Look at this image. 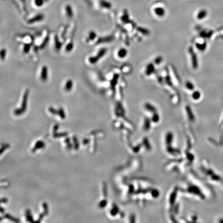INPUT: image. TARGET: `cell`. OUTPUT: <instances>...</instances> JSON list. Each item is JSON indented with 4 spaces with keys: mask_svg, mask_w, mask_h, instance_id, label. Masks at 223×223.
<instances>
[{
    "mask_svg": "<svg viewBox=\"0 0 223 223\" xmlns=\"http://www.w3.org/2000/svg\"><path fill=\"white\" fill-rule=\"evenodd\" d=\"M107 52V50L106 48H102L97 53L96 55L90 56L88 58V62L90 64L94 65L98 62L104 56L106 55Z\"/></svg>",
    "mask_w": 223,
    "mask_h": 223,
    "instance_id": "obj_1",
    "label": "cell"
},
{
    "mask_svg": "<svg viewBox=\"0 0 223 223\" xmlns=\"http://www.w3.org/2000/svg\"><path fill=\"white\" fill-rule=\"evenodd\" d=\"M29 90H26V91L24 92L23 98H22V108L20 109L16 110H15V113L16 114H21L23 111L26 110V108L27 106V102H28V99L29 94Z\"/></svg>",
    "mask_w": 223,
    "mask_h": 223,
    "instance_id": "obj_2",
    "label": "cell"
},
{
    "mask_svg": "<svg viewBox=\"0 0 223 223\" xmlns=\"http://www.w3.org/2000/svg\"><path fill=\"white\" fill-rule=\"evenodd\" d=\"M40 78L43 82H46L48 79V68L46 65L42 67L40 74Z\"/></svg>",
    "mask_w": 223,
    "mask_h": 223,
    "instance_id": "obj_3",
    "label": "cell"
},
{
    "mask_svg": "<svg viewBox=\"0 0 223 223\" xmlns=\"http://www.w3.org/2000/svg\"><path fill=\"white\" fill-rule=\"evenodd\" d=\"M44 19V16L42 14H38L33 18L29 19L28 21V24H33L36 22L42 21Z\"/></svg>",
    "mask_w": 223,
    "mask_h": 223,
    "instance_id": "obj_4",
    "label": "cell"
},
{
    "mask_svg": "<svg viewBox=\"0 0 223 223\" xmlns=\"http://www.w3.org/2000/svg\"><path fill=\"white\" fill-rule=\"evenodd\" d=\"M74 87V82L71 79H69L65 82L64 90L67 92H70L72 90Z\"/></svg>",
    "mask_w": 223,
    "mask_h": 223,
    "instance_id": "obj_5",
    "label": "cell"
},
{
    "mask_svg": "<svg viewBox=\"0 0 223 223\" xmlns=\"http://www.w3.org/2000/svg\"><path fill=\"white\" fill-rule=\"evenodd\" d=\"M65 12H66L67 16L68 18H71L73 17L74 13H73L72 8L71 7V6H67L66 7V8H65Z\"/></svg>",
    "mask_w": 223,
    "mask_h": 223,
    "instance_id": "obj_6",
    "label": "cell"
},
{
    "mask_svg": "<svg viewBox=\"0 0 223 223\" xmlns=\"http://www.w3.org/2000/svg\"><path fill=\"white\" fill-rule=\"evenodd\" d=\"M96 36L97 34L94 31V30L90 31L88 33V36H87V42L94 40L96 38Z\"/></svg>",
    "mask_w": 223,
    "mask_h": 223,
    "instance_id": "obj_7",
    "label": "cell"
},
{
    "mask_svg": "<svg viewBox=\"0 0 223 223\" xmlns=\"http://www.w3.org/2000/svg\"><path fill=\"white\" fill-rule=\"evenodd\" d=\"M190 53L192 54V61L193 67L196 68L197 67V60L195 53L193 52L192 50H190Z\"/></svg>",
    "mask_w": 223,
    "mask_h": 223,
    "instance_id": "obj_8",
    "label": "cell"
},
{
    "mask_svg": "<svg viewBox=\"0 0 223 223\" xmlns=\"http://www.w3.org/2000/svg\"><path fill=\"white\" fill-rule=\"evenodd\" d=\"M117 55L119 58H122L126 56V55H127V51L126 50V49L124 48L119 49V50L118 52Z\"/></svg>",
    "mask_w": 223,
    "mask_h": 223,
    "instance_id": "obj_9",
    "label": "cell"
},
{
    "mask_svg": "<svg viewBox=\"0 0 223 223\" xmlns=\"http://www.w3.org/2000/svg\"><path fill=\"white\" fill-rule=\"evenodd\" d=\"M154 12L158 16H163L165 14V10L162 7H157L154 10Z\"/></svg>",
    "mask_w": 223,
    "mask_h": 223,
    "instance_id": "obj_10",
    "label": "cell"
},
{
    "mask_svg": "<svg viewBox=\"0 0 223 223\" xmlns=\"http://www.w3.org/2000/svg\"><path fill=\"white\" fill-rule=\"evenodd\" d=\"M207 14V12L205 10H202L200 12H199L198 14L197 17L199 19H204Z\"/></svg>",
    "mask_w": 223,
    "mask_h": 223,
    "instance_id": "obj_11",
    "label": "cell"
},
{
    "mask_svg": "<svg viewBox=\"0 0 223 223\" xmlns=\"http://www.w3.org/2000/svg\"><path fill=\"white\" fill-rule=\"evenodd\" d=\"M7 55V51L5 48H3L1 50V59L3 60L5 59Z\"/></svg>",
    "mask_w": 223,
    "mask_h": 223,
    "instance_id": "obj_12",
    "label": "cell"
},
{
    "mask_svg": "<svg viewBox=\"0 0 223 223\" xmlns=\"http://www.w3.org/2000/svg\"><path fill=\"white\" fill-rule=\"evenodd\" d=\"M74 48V44L72 42H70L68 44L66 47V51L67 52H70Z\"/></svg>",
    "mask_w": 223,
    "mask_h": 223,
    "instance_id": "obj_13",
    "label": "cell"
},
{
    "mask_svg": "<svg viewBox=\"0 0 223 223\" xmlns=\"http://www.w3.org/2000/svg\"><path fill=\"white\" fill-rule=\"evenodd\" d=\"M154 71V66L152 65H149L147 68V74H150L152 72Z\"/></svg>",
    "mask_w": 223,
    "mask_h": 223,
    "instance_id": "obj_14",
    "label": "cell"
},
{
    "mask_svg": "<svg viewBox=\"0 0 223 223\" xmlns=\"http://www.w3.org/2000/svg\"><path fill=\"white\" fill-rule=\"evenodd\" d=\"M61 43L59 42L58 38L56 37L55 38V47L57 49H60V48L61 47Z\"/></svg>",
    "mask_w": 223,
    "mask_h": 223,
    "instance_id": "obj_15",
    "label": "cell"
},
{
    "mask_svg": "<svg viewBox=\"0 0 223 223\" xmlns=\"http://www.w3.org/2000/svg\"><path fill=\"white\" fill-rule=\"evenodd\" d=\"M200 94L199 92H195L193 94V97L195 100H197V99L200 98Z\"/></svg>",
    "mask_w": 223,
    "mask_h": 223,
    "instance_id": "obj_16",
    "label": "cell"
},
{
    "mask_svg": "<svg viewBox=\"0 0 223 223\" xmlns=\"http://www.w3.org/2000/svg\"><path fill=\"white\" fill-rule=\"evenodd\" d=\"M186 88L190 90H192L194 88V85L190 82H187L186 83Z\"/></svg>",
    "mask_w": 223,
    "mask_h": 223,
    "instance_id": "obj_17",
    "label": "cell"
},
{
    "mask_svg": "<svg viewBox=\"0 0 223 223\" xmlns=\"http://www.w3.org/2000/svg\"><path fill=\"white\" fill-rule=\"evenodd\" d=\"M35 3L37 6L40 7L44 4V1L43 0H35Z\"/></svg>",
    "mask_w": 223,
    "mask_h": 223,
    "instance_id": "obj_18",
    "label": "cell"
},
{
    "mask_svg": "<svg viewBox=\"0 0 223 223\" xmlns=\"http://www.w3.org/2000/svg\"><path fill=\"white\" fill-rule=\"evenodd\" d=\"M30 44H26L24 46V47H23L24 52L25 53L28 52V51H30Z\"/></svg>",
    "mask_w": 223,
    "mask_h": 223,
    "instance_id": "obj_19",
    "label": "cell"
},
{
    "mask_svg": "<svg viewBox=\"0 0 223 223\" xmlns=\"http://www.w3.org/2000/svg\"><path fill=\"white\" fill-rule=\"evenodd\" d=\"M197 48L199 49H200V50H204L205 48H206V45H203V44H197Z\"/></svg>",
    "mask_w": 223,
    "mask_h": 223,
    "instance_id": "obj_20",
    "label": "cell"
},
{
    "mask_svg": "<svg viewBox=\"0 0 223 223\" xmlns=\"http://www.w3.org/2000/svg\"><path fill=\"white\" fill-rule=\"evenodd\" d=\"M160 60H161V58H157L156 60V62L157 63V64L159 63V62H161V60L160 61Z\"/></svg>",
    "mask_w": 223,
    "mask_h": 223,
    "instance_id": "obj_21",
    "label": "cell"
}]
</instances>
